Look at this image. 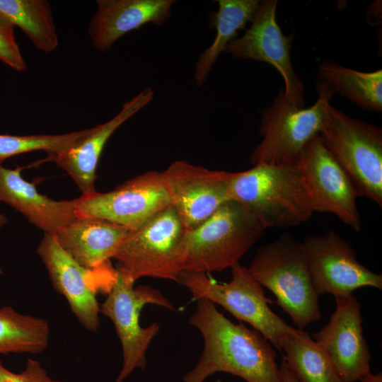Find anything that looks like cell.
Returning a JSON list of instances; mask_svg holds the SVG:
<instances>
[{"label":"cell","instance_id":"cell-25","mask_svg":"<svg viewBox=\"0 0 382 382\" xmlns=\"http://www.w3.org/2000/svg\"><path fill=\"white\" fill-rule=\"evenodd\" d=\"M48 323L21 314L11 306L0 308V353H40L50 340Z\"/></svg>","mask_w":382,"mask_h":382},{"label":"cell","instance_id":"cell-4","mask_svg":"<svg viewBox=\"0 0 382 382\" xmlns=\"http://www.w3.org/2000/svg\"><path fill=\"white\" fill-rule=\"evenodd\" d=\"M251 276L276 297L298 329L318 321V295L310 278L302 243L284 234L260 246L248 267Z\"/></svg>","mask_w":382,"mask_h":382},{"label":"cell","instance_id":"cell-11","mask_svg":"<svg viewBox=\"0 0 382 382\" xmlns=\"http://www.w3.org/2000/svg\"><path fill=\"white\" fill-rule=\"evenodd\" d=\"M76 217L103 219L129 229L171 205L161 172L150 170L115 189L76 199Z\"/></svg>","mask_w":382,"mask_h":382},{"label":"cell","instance_id":"cell-1","mask_svg":"<svg viewBox=\"0 0 382 382\" xmlns=\"http://www.w3.org/2000/svg\"><path fill=\"white\" fill-rule=\"evenodd\" d=\"M188 322L199 330L204 348L184 382H204L217 372L228 373L246 382H283L277 354L259 332L243 323H233L212 301L196 300Z\"/></svg>","mask_w":382,"mask_h":382},{"label":"cell","instance_id":"cell-31","mask_svg":"<svg viewBox=\"0 0 382 382\" xmlns=\"http://www.w3.org/2000/svg\"><path fill=\"white\" fill-rule=\"evenodd\" d=\"M7 221H8V219L6 216L4 214L0 213V228L2 226H4L7 223ZM3 274H4L3 270L0 267V275Z\"/></svg>","mask_w":382,"mask_h":382},{"label":"cell","instance_id":"cell-8","mask_svg":"<svg viewBox=\"0 0 382 382\" xmlns=\"http://www.w3.org/2000/svg\"><path fill=\"white\" fill-rule=\"evenodd\" d=\"M116 270V281L100 306V312L112 321L121 342L123 361L116 382H124L134 369H145L147 349L160 330L157 323L141 326L142 308L148 304L171 311L175 308L158 289L148 285L134 287L135 282L127 273L119 267Z\"/></svg>","mask_w":382,"mask_h":382},{"label":"cell","instance_id":"cell-15","mask_svg":"<svg viewBox=\"0 0 382 382\" xmlns=\"http://www.w3.org/2000/svg\"><path fill=\"white\" fill-rule=\"evenodd\" d=\"M161 173L171 206L185 231L197 227L231 199L229 186L232 172L176 161Z\"/></svg>","mask_w":382,"mask_h":382},{"label":"cell","instance_id":"cell-22","mask_svg":"<svg viewBox=\"0 0 382 382\" xmlns=\"http://www.w3.org/2000/svg\"><path fill=\"white\" fill-rule=\"evenodd\" d=\"M259 0H218V11L213 16L216 36L212 43L200 54L195 69V81L202 86L221 52L237 38L239 30L253 19Z\"/></svg>","mask_w":382,"mask_h":382},{"label":"cell","instance_id":"cell-29","mask_svg":"<svg viewBox=\"0 0 382 382\" xmlns=\"http://www.w3.org/2000/svg\"><path fill=\"white\" fill-rule=\"evenodd\" d=\"M283 382H298L290 373L286 362L282 357L281 365L279 366Z\"/></svg>","mask_w":382,"mask_h":382},{"label":"cell","instance_id":"cell-20","mask_svg":"<svg viewBox=\"0 0 382 382\" xmlns=\"http://www.w3.org/2000/svg\"><path fill=\"white\" fill-rule=\"evenodd\" d=\"M130 229L97 217H76L54 235L59 245L88 269L110 262Z\"/></svg>","mask_w":382,"mask_h":382},{"label":"cell","instance_id":"cell-13","mask_svg":"<svg viewBox=\"0 0 382 382\" xmlns=\"http://www.w3.org/2000/svg\"><path fill=\"white\" fill-rule=\"evenodd\" d=\"M296 163L314 213L332 214L359 231L361 219L357 191L345 170L324 146L319 134L306 145Z\"/></svg>","mask_w":382,"mask_h":382},{"label":"cell","instance_id":"cell-16","mask_svg":"<svg viewBox=\"0 0 382 382\" xmlns=\"http://www.w3.org/2000/svg\"><path fill=\"white\" fill-rule=\"evenodd\" d=\"M335 299V311L313 337L345 382L359 381L370 372L371 357L363 334L361 305L352 294Z\"/></svg>","mask_w":382,"mask_h":382},{"label":"cell","instance_id":"cell-28","mask_svg":"<svg viewBox=\"0 0 382 382\" xmlns=\"http://www.w3.org/2000/svg\"><path fill=\"white\" fill-rule=\"evenodd\" d=\"M0 382H62L51 378L40 363L31 358L27 359L25 369L16 374L7 369L0 360Z\"/></svg>","mask_w":382,"mask_h":382},{"label":"cell","instance_id":"cell-18","mask_svg":"<svg viewBox=\"0 0 382 382\" xmlns=\"http://www.w3.org/2000/svg\"><path fill=\"white\" fill-rule=\"evenodd\" d=\"M173 0H97L88 32L100 52L111 49L126 33L152 23L161 25L171 15Z\"/></svg>","mask_w":382,"mask_h":382},{"label":"cell","instance_id":"cell-26","mask_svg":"<svg viewBox=\"0 0 382 382\" xmlns=\"http://www.w3.org/2000/svg\"><path fill=\"white\" fill-rule=\"evenodd\" d=\"M88 129L62 134H0V165L8 158L35 151L47 152V160L52 161L84 137Z\"/></svg>","mask_w":382,"mask_h":382},{"label":"cell","instance_id":"cell-2","mask_svg":"<svg viewBox=\"0 0 382 382\" xmlns=\"http://www.w3.org/2000/svg\"><path fill=\"white\" fill-rule=\"evenodd\" d=\"M231 199L245 208L265 228L294 227L314 212L296 163L257 164L233 173Z\"/></svg>","mask_w":382,"mask_h":382},{"label":"cell","instance_id":"cell-21","mask_svg":"<svg viewBox=\"0 0 382 382\" xmlns=\"http://www.w3.org/2000/svg\"><path fill=\"white\" fill-rule=\"evenodd\" d=\"M317 90L330 98L339 93L368 111L382 110V70L364 72L332 61L320 64Z\"/></svg>","mask_w":382,"mask_h":382},{"label":"cell","instance_id":"cell-3","mask_svg":"<svg viewBox=\"0 0 382 382\" xmlns=\"http://www.w3.org/2000/svg\"><path fill=\"white\" fill-rule=\"evenodd\" d=\"M264 230L241 204L227 201L197 227L185 231L179 248L182 272L209 274L231 268Z\"/></svg>","mask_w":382,"mask_h":382},{"label":"cell","instance_id":"cell-14","mask_svg":"<svg viewBox=\"0 0 382 382\" xmlns=\"http://www.w3.org/2000/svg\"><path fill=\"white\" fill-rule=\"evenodd\" d=\"M277 0L260 1L250 25L224 50L235 59L261 61L272 65L284 82L285 100L304 108L303 83L295 73L290 57L293 37L282 33L276 20Z\"/></svg>","mask_w":382,"mask_h":382},{"label":"cell","instance_id":"cell-24","mask_svg":"<svg viewBox=\"0 0 382 382\" xmlns=\"http://www.w3.org/2000/svg\"><path fill=\"white\" fill-rule=\"evenodd\" d=\"M0 14L20 28L40 51L49 53L59 45L50 4L45 0H0Z\"/></svg>","mask_w":382,"mask_h":382},{"label":"cell","instance_id":"cell-9","mask_svg":"<svg viewBox=\"0 0 382 382\" xmlns=\"http://www.w3.org/2000/svg\"><path fill=\"white\" fill-rule=\"evenodd\" d=\"M330 97L318 93L309 108L289 103L283 92L262 114L260 133L262 140L249 156L253 166L295 163L306 145L319 132L325 121Z\"/></svg>","mask_w":382,"mask_h":382},{"label":"cell","instance_id":"cell-27","mask_svg":"<svg viewBox=\"0 0 382 382\" xmlns=\"http://www.w3.org/2000/svg\"><path fill=\"white\" fill-rule=\"evenodd\" d=\"M0 60L17 71H24L26 63L14 35V26L0 14Z\"/></svg>","mask_w":382,"mask_h":382},{"label":"cell","instance_id":"cell-7","mask_svg":"<svg viewBox=\"0 0 382 382\" xmlns=\"http://www.w3.org/2000/svg\"><path fill=\"white\" fill-rule=\"evenodd\" d=\"M185 231L170 205L129 230L113 258L134 282L153 277L178 283L182 272L179 248Z\"/></svg>","mask_w":382,"mask_h":382},{"label":"cell","instance_id":"cell-6","mask_svg":"<svg viewBox=\"0 0 382 382\" xmlns=\"http://www.w3.org/2000/svg\"><path fill=\"white\" fill-rule=\"evenodd\" d=\"M231 279L218 283L207 274L183 271L178 283L185 286L192 299H204L219 304L241 322L259 332L279 351L295 328L288 325L270 307L271 300L263 287L239 262L231 267Z\"/></svg>","mask_w":382,"mask_h":382},{"label":"cell","instance_id":"cell-19","mask_svg":"<svg viewBox=\"0 0 382 382\" xmlns=\"http://www.w3.org/2000/svg\"><path fill=\"white\" fill-rule=\"evenodd\" d=\"M24 167L14 169L0 165V202L21 213L45 233L57 234L76 218L75 202L54 200L40 194L35 184L21 175Z\"/></svg>","mask_w":382,"mask_h":382},{"label":"cell","instance_id":"cell-5","mask_svg":"<svg viewBox=\"0 0 382 382\" xmlns=\"http://www.w3.org/2000/svg\"><path fill=\"white\" fill-rule=\"evenodd\" d=\"M319 137L352 181L358 197L382 207V129L332 106Z\"/></svg>","mask_w":382,"mask_h":382},{"label":"cell","instance_id":"cell-17","mask_svg":"<svg viewBox=\"0 0 382 382\" xmlns=\"http://www.w3.org/2000/svg\"><path fill=\"white\" fill-rule=\"evenodd\" d=\"M154 96L151 88L143 89L124 103L120 112L112 119L89 128L73 146L52 159L71 177L81 190V197H89L97 192L96 170L108 139L123 123L146 106Z\"/></svg>","mask_w":382,"mask_h":382},{"label":"cell","instance_id":"cell-12","mask_svg":"<svg viewBox=\"0 0 382 382\" xmlns=\"http://www.w3.org/2000/svg\"><path fill=\"white\" fill-rule=\"evenodd\" d=\"M312 285L318 294L347 296L359 288L382 289V276L358 262L352 245L330 230L302 243Z\"/></svg>","mask_w":382,"mask_h":382},{"label":"cell","instance_id":"cell-10","mask_svg":"<svg viewBox=\"0 0 382 382\" xmlns=\"http://www.w3.org/2000/svg\"><path fill=\"white\" fill-rule=\"evenodd\" d=\"M37 253L48 272L54 289L66 299L80 323L96 332L100 326L98 291L108 294L117 278L111 262L88 269L76 262L58 243L54 235L45 233Z\"/></svg>","mask_w":382,"mask_h":382},{"label":"cell","instance_id":"cell-30","mask_svg":"<svg viewBox=\"0 0 382 382\" xmlns=\"http://www.w3.org/2000/svg\"><path fill=\"white\" fill-rule=\"evenodd\" d=\"M361 382H382V374L378 372L376 374H372L371 371L366 374L359 381Z\"/></svg>","mask_w":382,"mask_h":382},{"label":"cell","instance_id":"cell-23","mask_svg":"<svg viewBox=\"0 0 382 382\" xmlns=\"http://www.w3.org/2000/svg\"><path fill=\"white\" fill-rule=\"evenodd\" d=\"M283 358L298 382H345L324 351L303 330L295 328L282 346Z\"/></svg>","mask_w":382,"mask_h":382}]
</instances>
